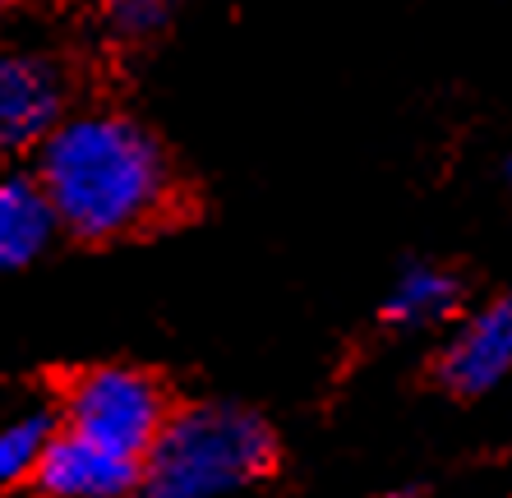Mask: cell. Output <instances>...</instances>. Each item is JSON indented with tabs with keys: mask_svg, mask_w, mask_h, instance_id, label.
Returning a JSON list of instances; mask_svg holds the SVG:
<instances>
[{
	"mask_svg": "<svg viewBox=\"0 0 512 498\" xmlns=\"http://www.w3.org/2000/svg\"><path fill=\"white\" fill-rule=\"evenodd\" d=\"M37 180L60 231L88 245L143 236L167 222L180 199L167 143L111 107L74 111L37 153Z\"/></svg>",
	"mask_w": 512,
	"mask_h": 498,
	"instance_id": "1",
	"label": "cell"
},
{
	"mask_svg": "<svg viewBox=\"0 0 512 498\" xmlns=\"http://www.w3.org/2000/svg\"><path fill=\"white\" fill-rule=\"evenodd\" d=\"M277 466V434L240 402H199L171 415L143 462L139 498H231Z\"/></svg>",
	"mask_w": 512,
	"mask_h": 498,
	"instance_id": "2",
	"label": "cell"
},
{
	"mask_svg": "<svg viewBox=\"0 0 512 498\" xmlns=\"http://www.w3.org/2000/svg\"><path fill=\"white\" fill-rule=\"evenodd\" d=\"M171 392L153 369L139 365H88L65 383L60 429L97 448L148 462L171 425Z\"/></svg>",
	"mask_w": 512,
	"mask_h": 498,
	"instance_id": "3",
	"label": "cell"
},
{
	"mask_svg": "<svg viewBox=\"0 0 512 498\" xmlns=\"http://www.w3.org/2000/svg\"><path fill=\"white\" fill-rule=\"evenodd\" d=\"M70 116V70L56 56L0 51V157L42 153Z\"/></svg>",
	"mask_w": 512,
	"mask_h": 498,
	"instance_id": "4",
	"label": "cell"
},
{
	"mask_svg": "<svg viewBox=\"0 0 512 498\" xmlns=\"http://www.w3.org/2000/svg\"><path fill=\"white\" fill-rule=\"evenodd\" d=\"M434 383L457 402H476L512 379V286L462 314L429 365Z\"/></svg>",
	"mask_w": 512,
	"mask_h": 498,
	"instance_id": "5",
	"label": "cell"
},
{
	"mask_svg": "<svg viewBox=\"0 0 512 498\" xmlns=\"http://www.w3.org/2000/svg\"><path fill=\"white\" fill-rule=\"evenodd\" d=\"M143 462L116 457L88 439H74L60 429L47 462L37 471L33 489L42 498H139Z\"/></svg>",
	"mask_w": 512,
	"mask_h": 498,
	"instance_id": "6",
	"label": "cell"
},
{
	"mask_svg": "<svg viewBox=\"0 0 512 498\" xmlns=\"http://www.w3.org/2000/svg\"><path fill=\"white\" fill-rule=\"evenodd\" d=\"M466 305V282L448 263L416 259L393 277V286L379 300V323L397 332H429L443 323H457Z\"/></svg>",
	"mask_w": 512,
	"mask_h": 498,
	"instance_id": "7",
	"label": "cell"
},
{
	"mask_svg": "<svg viewBox=\"0 0 512 498\" xmlns=\"http://www.w3.org/2000/svg\"><path fill=\"white\" fill-rule=\"evenodd\" d=\"M60 236V217L51 208L37 171H0V273H19L37 263Z\"/></svg>",
	"mask_w": 512,
	"mask_h": 498,
	"instance_id": "8",
	"label": "cell"
},
{
	"mask_svg": "<svg viewBox=\"0 0 512 498\" xmlns=\"http://www.w3.org/2000/svg\"><path fill=\"white\" fill-rule=\"evenodd\" d=\"M60 411L47 406H24L10 420H0V489L33 485L42 462H47L51 443L60 434Z\"/></svg>",
	"mask_w": 512,
	"mask_h": 498,
	"instance_id": "9",
	"label": "cell"
},
{
	"mask_svg": "<svg viewBox=\"0 0 512 498\" xmlns=\"http://www.w3.org/2000/svg\"><path fill=\"white\" fill-rule=\"evenodd\" d=\"M167 24L171 5H157V0H116V5H107V28L120 42H148Z\"/></svg>",
	"mask_w": 512,
	"mask_h": 498,
	"instance_id": "10",
	"label": "cell"
},
{
	"mask_svg": "<svg viewBox=\"0 0 512 498\" xmlns=\"http://www.w3.org/2000/svg\"><path fill=\"white\" fill-rule=\"evenodd\" d=\"M374 498H425L420 489H393V494H374Z\"/></svg>",
	"mask_w": 512,
	"mask_h": 498,
	"instance_id": "11",
	"label": "cell"
},
{
	"mask_svg": "<svg viewBox=\"0 0 512 498\" xmlns=\"http://www.w3.org/2000/svg\"><path fill=\"white\" fill-rule=\"evenodd\" d=\"M508 176H512V162H508Z\"/></svg>",
	"mask_w": 512,
	"mask_h": 498,
	"instance_id": "12",
	"label": "cell"
}]
</instances>
